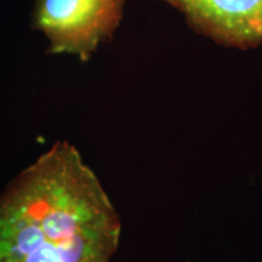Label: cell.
Segmentation results:
<instances>
[{
    "label": "cell",
    "mask_w": 262,
    "mask_h": 262,
    "mask_svg": "<svg viewBox=\"0 0 262 262\" xmlns=\"http://www.w3.org/2000/svg\"><path fill=\"white\" fill-rule=\"evenodd\" d=\"M205 35L228 47L262 44V0H165Z\"/></svg>",
    "instance_id": "cell-3"
},
{
    "label": "cell",
    "mask_w": 262,
    "mask_h": 262,
    "mask_svg": "<svg viewBox=\"0 0 262 262\" xmlns=\"http://www.w3.org/2000/svg\"><path fill=\"white\" fill-rule=\"evenodd\" d=\"M122 221L77 147L57 141L0 193V262H110Z\"/></svg>",
    "instance_id": "cell-1"
},
{
    "label": "cell",
    "mask_w": 262,
    "mask_h": 262,
    "mask_svg": "<svg viewBox=\"0 0 262 262\" xmlns=\"http://www.w3.org/2000/svg\"><path fill=\"white\" fill-rule=\"evenodd\" d=\"M125 0H37L33 25L47 35L50 54L77 55L88 61L112 37Z\"/></svg>",
    "instance_id": "cell-2"
}]
</instances>
